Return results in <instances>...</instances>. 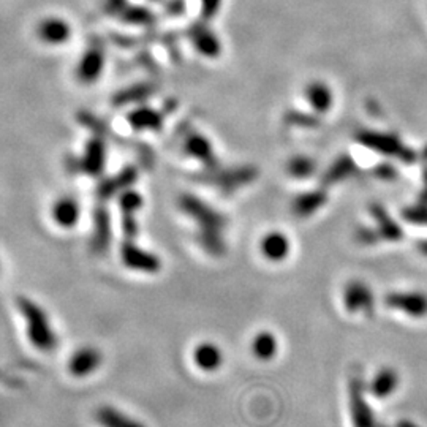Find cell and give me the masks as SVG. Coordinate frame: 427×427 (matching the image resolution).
Listing matches in <instances>:
<instances>
[{
	"label": "cell",
	"instance_id": "9c48e42d",
	"mask_svg": "<svg viewBox=\"0 0 427 427\" xmlns=\"http://www.w3.org/2000/svg\"><path fill=\"white\" fill-rule=\"evenodd\" d=\"M384 303L389 309L404 312L413 318H423L427 315V295L421 291L389 293Z\"/></svg>",
	"mask_w": 427,
	"mask_h": 427
},
{
	"label": "cell",
	"instance_id": "74e56055",
	"mask_svg": "<svg viewBox=\"0 0 427 427\" xmlns=\"http://www.w3.org/2000/svg\"><path fill=\"white\" fill-rule=\"evenodd\" d=\"M377 173H378V176L383 178V179H391V178H394V174H396L394 168L389 166V165L377 166Z\"/></svg>",
	"mask_w": 427,
	"mask_h": 427
},
{
	"label": "cell",
	"instance_id": "484cf974",
	"mask_svg": "<svg viewBox=\"0 0 427 427\" xmlns=\"http://www.w3.org/2000/svg\"><path fill=\"white\" fill-rule=\"evenodd\" d=\"M370 211H372L375 220L378 223V229H377L378 236L383 237V239H388V241L401 239V237H402L401 227H399L397 223L393 219H391V215L387 211H384L383 207L375 205V206H372Z\"/></svg>",
	"mask_w": 427,
	"mask_h": 427
},
{
	"label": "cell",
	"instance_id": "d6986e66",
	"mask_svg": "<svg viewBox=\"0 0 427 427\" xmlns=\"http://www.w3.org/2000/svg\"><path fill=\"white\" fill-rule=\"evenodd\" d=\"M193 362L202 372H215L223 364V353L212 342H201L193 350Z\"/></svg>",
	"mask_w": 427,
	"mask_h": 427
},
{
	"label": "cell",
	"instance_id": "ffe728a7",
	"mask_svg": "<svg viewBox=\"0 0 427 427\" xmlns=\"http://www.w3.org/2000/svg\"><path fill=\"white\" fill-rule=\"evenodd\" d=\"M156 84L138 82L135 86L125 87L113 97L114 107H127V104H141L156 92Z\"/></svg>",
	"mask_w": 427,
	"mask_h": 427
},
{
	"label": "cell",
	"instance_id": "1f68e13d",
	"mask_svg": "<svg viewBox=\"0 0 427 427\" xmlns=\"http://www.w3.org/2000/svg\"><path fill=\"white\" fill-rule=\"evenodd\" d=\"M121 215H122V231H124L125 239L135 241L139 233L136 214H121Z\"/></svg>",
	"mask_w": 427,
	"mask_h": 427
},
{
	"label": "cell",
	"instance_id": "e575fe53",
	"mask_svg": "<svg viewBox=\"0 0 427 427\" xmlns=\"http://www.w3.org/2000/svg\"><path fill=\"white\" fill-rule=\"evenodd\" d=\"M201 2V16L205 21L212 19L220 11L222 0H200Z\"/></svg>",
	"mask_w": 427,
	"mask_h": 427
},
{
	"label": "cell",
	"instance_id": "f1b7e54d",
	"mask_svg": "<svg viewBox=\"0 0 427 427\" xmlns=\"http://www.w3.org/2000/svg\"><path fill=\"white\" fill-rule=\"evenodd\" d=\"M355 168V162L348 156L337 158L325 174V184H337V182L347 179L348 176H352Z\"/></svg>",
	"mask_w": 427,
	"mask_h": 427
},
{
	"label": "cell",
	"instance_id": "836d02e7",
	"mask_svg": "<svg viewBox=\"0 0 427 427\" xmlns=\"http://www.w3.org/2000/svg\"><path fill=\"white\" fill-rule=\"evenodd\" d=\"M404 217L410 222L427 225V206H415V207L405 209Z\"/></svg>",
	"mask_w": 427,
	"mask_h": 427
},
{
	"label": "cell",
	"instance_id": "f35d334b",
	"mask_svg": "<svg viewBox=\"0 0 427 427\" xmlns=\"http://www.w3.org/2000/svg\"><path fill=\"white\" fill-rule=\"evenodd\" d=\"M396 427H419V426L411 421H407V419H404V421H399Z\"/></svg>",
	"mask_w": 427,
	"mask_h": 427
},
{
	"label": "cell",
	"instance_id": "277c9868",
	"mask_svg": "<svg viewBox=\"0 0 427 427\" xmlns=\"http://www.w3.org/2000/svg\"><path fill=\"white\" fill-rule=\"evenodd\" d=\"M356 139H358L362 146H366V148H369V149L380 152V153H383V156L401 158L405 163L413 162V160H415V153H413L409 148H405V146L401 143V139L394 135H389V133L362 130V131H358Z\"/></svg>",
	"mask_w": 427,
	"mask_h": 427
},
{
	"label": "cell",
	"instance_id": "d6a6232c",
	"mask_svg": "<svg viewBox=\"0 0 427 427\" xmlns=\"http://www.w3.org/2000/svg\"><path fill=\"white\" fill-rule=\"evenodd\" d=\"M286 122L293 125H303V127H315V125H318V119L310 114L299 113V111H291V113L286 114Z\"/></svg>",
	"mask_w": 427,
	"mask_h": 427
},
{
	"label": "cell",
	"instance_id": "f546056e",
	"mask_svg": "<svg viewBox=\"0 0 427 427\" xmlns=\"http://www.w3.org/2000/svg\"><path fill=\"white\" fill-rule=\"evenodd\" d=\"M143 206L144 198L138 192L131 190V188L119 195V209H121V214H138Z\"/></svg>",
	"mask_w": 427,
	"mask_h": 427
},
{
	"label": "cell",
	"instance_id": "3957f363",
	"mask_svg": "<svg viewBox=\"0 0 427 427\" xmlns=\"http://www.w3.org/2000/svg\"><path fill=\"white\" fill-rule=\"evenodd\" d=\"M104 65H107V48L100 38L94 37L76 65V80L84 86H92L102 78Z\"/></svg>",
	"mask_w": 427,
	"mask_h": 427
},
{
	"label": "cell",
	"instance_id": "44dd1931",
	"mask_svg": "<svg viewBox=\"0 0 427 427\" xmlns=\"http://www.w3.org/2000/svg\"><path fill=\"white\" fill-rule=\"evenodd\" d=\"M399 387V375L394 369L383 367L378 370L369 384L370 394L377 399H387L394 393Z\"/></svg>",
	"mask_w": 427,
	"mask_h": 427
},
{
	"label": "cell",
	"instance_id": "7a4b0ae2",
	"mask_svg": "<svg viewBox=\"0 0 427 427\" xmlns=\"http://www.w3.org/2000/svg\"><path fill=\"white\" fill-rule=\"evenodd\" d=\"M18 309L24 318L31 344L43 353L54 352L59 345V337L43 307L31 298L21 296L18 298Z\"/></svg>",
	"mask_w": 427,
	"mask_h": 427
},
{
	"label": "cell",
	"instance_id": "ab89813d",
	"mask_svg": "<svg viewBox=\"0 0 427 427\" xmlns=\"http://www.w3.org/2000/svg\"><path fill=\"white\" fill-rule=\"evenodd\" d=\"M421 202H427V173H426V187H424V190H423V195H421Z\"/></svg>",
	"mask_w": 427,
	"mask_h": 427
},
{
	"label": "cell",
	"instance_id": "7bdbcfd3",
	"mask_svg": "<svg viewBox=\"0 0 427 427\" xmlns=\"http://www.w3.org/2000/svg\"><path fill=\"white\" fill-rule=\"evenodd\" d=\"M426 157H427V148H426Z\"/></svg>",
	"mask_w": 427,
	"mask_h": 427
},
{
	"label": "cell",
	"instance_id": "8d00e7d4",
	"mask_svg": "<svg viewBox=\"0 0 427 427\" xmlns=\"http://www.w3.org/2000/svg\"><path fill=\"white\" fill-rule=\"evenodd\" d=\"M163 10L170 16H180L185 11V0H166Z\"/></svg>",
	"mask_w": 427,
	"mask_h": 427
},
{
	"label": "cell",
	"instance_id": "60d3db41",
	"mask_svg": "<svg viewBox=\"0 0 427 427\" xmlns=\"http://www.w3.org/2000/svg\"><path fill=\"white\" fill-rule=\"evenodd\" d=\"M148 2H152V4H157V5H162L166 2V0H148Z\"/></svg>",
	"mask_w": 427,
	"mask_h": 427
},
{
	"label": "cell",
	"instance_id": "4fadbf2b",
	"mask_svg": "<svg viewBox=\"0 0 427 427\" xmlns=\"http://www.w3.org/2000/svg\"><path fill=\"white\" fill-rule=\"evenodd\" d=\"M103 356L99 348L92 345H86L76 350V352L70 356L68 361V370L70 374L76 378H84L92 375L97 369L102 366Z\"/></svg>",
	"mask_w": 427,
	"mask_h": 427
},
{
	"label": "cell",
	"instance_id": "5bb4252c",
	"mask_svg": "<svg viewBox=\"0 0 427 427\" xmlns=\"http://www.w3.org/2000/svg\"><path fill=\"white\" fill-rule=\"evenodd\" d=\"M344 306L352 313H372L374 295L369 286L361 280H352L344 290Z\"/></svg>",
	"mask_w": 427,
	"mask_h": 427
},
{
	"label": "cell",
	"instance_id": "30bf717a",
	"mask_svg": "<svg viewBox=\"0 0 427 427\" xmlns=\"http://www.w3.org/2000/svg\"><path fill=\"white\" fill-rule=\"evenodd\" d=\"M94 227L90 234V250L97 255L104 254L109 249L113 239V225H111L109 209L104 205H99L94 211Z\"/></svg>",
	"mask_w": 427,
	"mask_h": 427
},
{
	"label": "cell",
	"instance_id": "4dcf8cb0",
	"mask_svg": "<svg viewBox=\"0 0 427 427\" xmlns=\"http://www.w3.org/2000/svg\"><path fill=\"white\" fill-rule=\"evenodd\" d=\"M286 168H288L291 176L309 178L315 171V162L309 157H293Z\"/></svg>",
	"mask_w": 427,
	"mask_h": 427
},
{
	"label": "cell",
	"instance_id": "5b68a950",
	"mask_svg": "<svg viewBox=\"0 0 427 427\" xmlns=\"http://www.w3.org/2000/svg\"><path fill=\"white\" fill-rule=\"evenodd\" d=\"M121 260L130 271L144 274H157L162 269V260L158 255L136 246L135 241L130 239H125L121 246Z\"/></svg>",
	"mask_w": 427,
	"mask_h": 427
},
{
	"label": "cell",
	"instance_id": "7402d4cb",
	"mask_svg": "<svg viewBox=\"0 0 427 427\" xmlns=\"http://www.w3.org/2000/svg\"><path fill=\"white\" fill-rule=\"evenodd\" d=\"M306 99L309 100L310 107L317 111V113L323 114L331 109L333 102H334V95L328 84L321 82V81H313L306 87Z\"/></svg>",
	"mask_w": 427,
	"mask_h": 427
},
{
	"label": "cell",
	"instance_id": "2e32d148",
	"mask_svg": "<svg viewBox=\"0 0 427 427\" xmlns=\"http://www.w3.org/2000/svg\"><path fill=\"white\" fill-rule=\"evenodd\" d=\"M51 219L60 228H75L81 220V205L72 195H64L53 202Z\"/></svg>",
	"mask_w": 427,
	"mask_h": 427
},
{
	"label": "cell",
	"instance_id": "cb8c5ba5",
	"mask_svg": "<svg viewBox=\"0 0 427 427\" xmlns=\"http://www.w3.org/2000/svg\"><path fill=\"white\" fill-rule=\"evenodd\" d=\"M250 348L256 360L271 361L277 355L279 344L274 334L269 331H261L255 335L254 340H252Z\"/></svg>",
	"mask_w": 427,
	"mask_h": 427
},
{
	"label": "cell",
	"instance_id": "ac0fdd59",
	"mask_svg": "<svg viewBox=\"0 0 427 427\" xmlns=\"http://www.w3.org/2000/svg\"><path fill=\"white\" fill-rule=\"evenodd\" d=\"M260 249L266 260L279 263L283 261L285 258L288 256L291 246L286 234L280 233V231H271V233L266 234L261 239Z\"/></svg>",
	"mask_w": 427,
	"mask_h": 427
},
{
	"label": "cell",
	"instance_id": "7c38bea8",
	"mask_svg": "<svg viewBox=\"0 0 427 427\" xmlns=\"http://www.w3.org/2000/svg\"><path fill=\"white\" fill-rule=\"evenodd\" d=\"M138 180V170L135 166H125L122 171H119L114 176H111L108 179L102 180L99 185H97V198H99L102 202L108 201L111 198L117 197V195L124 193L125 190L135 184Z\"/></svg>",
	"mask_w": 427,
	"mask_h": 427
},
{
	"label": "cell",
	"instance_id": "ba28073f",
	"mask_svg": "<svg viewBox=\"0 0 427 427\" xmlns=\"http://www.w3.org/2000/svg\"><path fill=\"white\" fill-rule=\"evenodd\" d=\"M187 37L190 40V43L195 46L201 55H205L207 59L219 58L222 53V43L220 38L217 37L214 31L209 27L205 21H197L192 26H188Z\"/></svg>",
	"mask_w": 427,
	"mask_h": 427
},
{
	"label": "cell",
	"instance_id": "d590c367",
	"mask_svg": "<svg viewBox=\"0 0 427 427\" xmlns=\"http://www.w3.org/2000/svg\"><path fill=\"white\" fill-rule=\"evenodd\" d=\"M129 0H107L103 5V11L111 16H121V13L127 9Z\"/></svg>",
	"mask_w": 427,
	"mask_h": 427
},
{
	"label": "cell",
	"instance_id": "b9f144b4",
	"mask_svg": "<svg viewBox=\"0 0 427 427\" xmlns=\"http://www.w3.org/2000/svg\"><path fill=\"white\" fill-rule=\"evenodd\" d=\"M377 427H388V426H382V424H377Z\"/></svg>",
	"mask_w": 427,
	"mask_h": 427
},
{
	"label": "cell",
	"instance_id": "4316f807",
	"mask_svg": "<svg viewBox=\"0 0 427 427\" xmlns=\"http://www.w3.org/2000/svg\"><path fill=\"white\" fill-rule=\"evenodd\" d=\"M328 200L326 192L323 190H315V192H307L299 195V197L293 201V211H295L301 217H307L313 214L315 211L325 205Z\"/></svg>",
	"mask_w": 427,
	"mask_h": 427
},
{
	"label": "cell",
	"instance_id": "603a6c76",
	"mask_svg": "<svg viewBox=\"0 0 427 427\" xmlns=\"http://www.w3.org/2000/svg\"><path fill=\"white\" fill-rule=\"evenodd\" d=\"M214 174L212 176L206 178L209 184L219 185L222 188H234L237 185L246 184V182H250L255 178V171L249 170V168H244V170H233V171H225L220 173L217 170H212Z\"/></svg>",
	"mask_w": 427,
	"mask_h": 427
},
{
	"label": "cell",
	"instance_id": "52a82bcc",
	"mask_svg": "<svg viewBox=\"0 0 427 427\" xmlns=\"http://www.w3.org/2000/svg\"><path fill=\"white\" fill-rule=\"evenodd\" d=\"M364 382L361 377H355L350 382V415L353 427H377L372 409L369 407L364 396Z\"/></svg>",
	"mask_w": 427,
	"mask_h": 427
},
{
	"label": "cell",
	"instance_id": "e0dca14e",
	"mask_svg": "<svg viewBox=\"0 0 427 427\" xmlns=\"http://www.w3.org/2000/svg\"><path fill=\"white\" fill-rule=\"evenodd\" d=\"M165 114L156 108L138 104L127 116V122L135 131H160L163 129Z\"/></svg>",
	"mask_w": 427,
	"mask_h": 427
},
{
	"label": "cell",
	"instance_id": "d4e9b609",
	"mask_svg": "<svg viewBox=\"0 0 427 427\" xmlns=\"http://www.w3.org/2000/svg\"><path fill=\"white\" fill-rule=\"evenodd\" d=\"M97 419L102 427H146L143 423L136 421L135 418H130L125 413L119 411L113 407H100L97 411Z\"/></svg>",
	"mask_w": 427,
	"mask_h": 427
},
{
	"label": "cell",
	"instance_id": "9a60e30c",
	"mask_svg": "<svg viewBox=\"0 0 427 427\" xmlns=\"http://www.w3.org/2000/svg\"><path fill=\"white\" fill-rule=\"evenodd\" d=\"M41 43L50 46H62L68 43L72 37V26L62 18H45L37 24L35 29Z\"/></svg>",
	"mask_w": 427,
	"mask_h": 427
},
{
	"label": "cell",
	"instance_id": "83f0119b",
	"mask_svg": "<svg viewBox=\"0 0 427 427\" xmlns=\"http://www.w3.org/2000/svg\"><path fill=\"white\" fill-rule=\"evenodd\" d=\"M119 19H122L124 23L133 24V26H146L151 27L157 23V16L144 5H127Z\"/></svg>",
	"mask_w": 427,
	"mask_h": 427
},
{
	"label": "cell",
	"instance_id": "8992f818",
	"mask_svg": "<svg viewBox=\"0 0 427 427\" xmlns=\"http://www.w3.org/2000/svg\"><path fill=\"white\" fill-rule=\"evenodd\" d=\"M107 166V141L102 135H94L86 143L82 156L76 158V171H81L87 176L99 178Z\"/></svg>",
	"mask_w": 427,
	"mask_h": 427
},
{
	"label": "cell",
	"instance_id": "8fae6325",
	"mask_svg": "<svg viewBox=\"0 0 427 427\" xmlns=\"http://www.w3.org/2000/svg\"><path fill=\"white\" fill-rule=\"evenodd\" d=\"M184 151L187 156L198 160L200 163L209 168V170H217L219 162H217L212 144L205 135H201L197 130L190 129L184 135Z\"/></svg>",
	"mask_w": 427,
	"mask_h": 427
},
{
	"label": "cell",
	"instance_id": "6da1fadb",
	"mask_svg": "<svg viewBox=\"0 0 427 427\" xmlns=\"http://www.w3.org/2000/svg\"><path fill=\"white\" fill-rule=\"evenodd\" d=\"M179 209L192 220L198 223L200 234L198 239L202 249L211 255L219 256L225 252V242L222 239V229L225 227L227 219L219 211H215L198 197L184 193L179 198Z\"/></svg>",
	"mask_w": 427,
	"mask_h": 427
}]
</instances>
